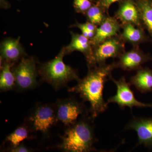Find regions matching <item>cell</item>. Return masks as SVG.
I'll return each instance as SVG.
<instances>
[{
	"label": "cell",
	"instance_id": "obj_1",
	"mask_svg": "<svg viewBox=\"0 0 152 152\" xmlns=\"http://www.w3.org/2000/svg\"><path fill=\"white\" fill-rule=\"evenodd\" d=\"M88 68L87 75L80 79L75 86L68 89V91L78 94L84 102H88L90 115L94 119L107 109L108 104L103 98L104 86L117 66L116 63H113Z\"/></svg>",
	"mask_w": 152,
	"mask_h": 152
},
{
	"label": "cell",
	"instance_id": "obj_2",
	"mask_svg": "<svg viewBox=\"0 0 152 152\" xmlns=\"http://www.w3.org/2000/svg\"><path fill=\"white\" fill-rule=\"evenodd\" d=\"M94 119L82 117L73 125L66 128L57 148L64 152H89L95 151L97 140L95 136Z\"/></svg>",
	"mask_w": 152,
	"mask_h": 152
},
{
	"label": "cell",
	"instance_id": "obj_3",
	"mask_svg": "<svg viewBox=\"0 0 152 152\" xmlns=\"http://www.w3.org/2000/svg\"><path fill=\"white\" fill-rule=\"evenodd\" d=\"M65 55V50L64 48L56 57L42 64L39 69L42 80L56 91L66 86L69 82H77L80 79L77 70L64 62L63 58Z\"/></svg>",
	"mask_w": 152,
	"mask_h": 152
},
{
	"label": "cell",
	"instance_id": "obj_4",
	"mask_svg": "<svg viewBox=\"0 0 152 152\" xmlns=\"http://www.w3.org/2000/svg\"><path fill=\"white\" fill-rule=\"evenodd\" d=\"M58 123L55 104H36L25 120V124L32 132L48 137L51 130Z\"/></svg>",
	"mask_w": 152,
	"mask_h": 152
},
{
	"label": "cell",
	"instance_id": "obj_5",
	"mask_svg": "<svg viewBox=\"0 0 152 152\" xmlns=\"http://www.w3.org/2000/svg\"><path fill=\"white\" fill-rule=\"evenodd\" d=\"M12 72L15 78V90L18 92L33 90L39 86V71L36 60L32 57H23Z\"/></svg>",
	"mask_w": 152,
	"mask_h": 152
},
{
	"label": "cell",
	"instance_id": "obj_6",
	"mask_svg": "<svg viewBox=\"0 0 152 152\" xmlns=\"http://www.w3.org/2000/svg\"><path fill=\"white\" fill-rule=\"evenodd\" d=\"M58 123L66 128L77 122L82 117L89 115V110L84 104L75 98L58 99L56 103Z\"/></svg>",
	"mask_w": 152,
	"mask_h": 152
},
{
	"label": "cell",
	"instance_id": "obj_7",
	"mask_svg": "<svg viewBox=\"0 0 152 152\" xmlns=\"http://www.w3.org/2000/svg\"><path fill=\"white\" fill-rule=\"evenodd\" d=\"M124 41L121 36H117L106 40L93 49L88 67L106 64L110 58H119L124 52Z\"/></svg>",
	"mask_w": 152,
	"mask_h": 152
},
{
	"label": "cell",
	"instance_id": "obj_8",
	"mask_svg": "<svg viewBox=\"0 0 152 152\" xmlns=\"http://www.w3.org/2000/svg\"><path fill=\"white\" fill-rule=\"evenodd\" d=\"M117 87L116 94L109 98L107 103L116 104L120 108L124 109L129 107L130 109L134 107H152V104H145L138 101L131 90L130 85L127 83L125 77H123L118 80H116L112 77H109Z\"/></svg>",
	"mask_w": 152,
	"mask_h": 152
},
{
	"label": "cell",
	"instance_id": "obj_9",
	"mask_svg": "<svg viewBox=\"0 0 152 152\" xmlns=\"http://www.w3.org/2000/svg\"><path fill=\"white\" fill-rule=\"evenodd\" d=\"M125 129L137 132L138 139L137 146L143 145L150 149L152 148V117H134L127 124Z\"/></svg>",
	"mask_w": 152,
	"mask_h": 152
},
{
	"label": "cell",
	"instance_id": "obj_10",
	"mask_svg": "<svg viewBox=\"0 0 152 152\" xmlns=\"http://www.w3.org/2000/svg\"><path fill=\"white\" fill-rule=\"evenodd\" d=\"M118 58L117 68L126 71L138 70L144 63L152 60L151 57L144 53L137 46L130 51L124 52Z\"/></svg>",
	"mask_w": 152,
	"mask_h": 152
},
{
	"label": "cell",
	"instance_id": "obj_11",
	"mask_svg": "<svg viewBox=\"0 0 152 152\" xmlns=\"http://www.w3.org/2000/svg\"><path fill=\"white\" fill-rule=\"evenodd\" d=\"M122 26L116 18L107 17L97 28L94 36L91 39L93 47L97 46L106 40L118 36Z\"/></svg>",
	"mask_w": 152,
	"mask_h": 152
},
{
	"label": "cell",
	"instance_id": "obj_12",
	"mask_svg": "<svg viewBox=\"0 0 152 152\" xmlns=\"http://www.w3.org/2000/svg\"><path fill=\"white\" fill-rule=\"evenodd\" d=\"M115 17L123 25L132 24L138 27L142 28L138 6L131 0L123 3L115 14Z\"/></svg>",
	"mask_w": 152,
	"mask_h": 152
},
{
	"label": "cell",
	"instance_id": "obj_13",
	"mask_svg": "<svg viewBox=\"0 0 152 152\" xmlns=\"http://www.w3.org/2000/svg\"><path fill=\"white\" fill-rule=\"evenodd\" d=\"M72 40L69 45L65 48V54L75 51L83 53L86 59L87 64L91 61L92 56L93 47L91 39L83 34L71 32Z\"/></svg>",
	"mask_w": 152,
	"mask_h": 152
},
{
	"label": "cell",
	"instance_id": "obj_14",
	"mask_svg": "<svg viewBox=\"0 0 152 152\" xmlns=\"http://www.w3.org/2000/svg\"><path fill=\"white\" fill-rule=\"evenodd\" d=\"M1 56L4 61L14 63L21 58L25 52L20 44V38L8 39L4 41L1 45Z\"/></svg>",
	"mask_w": 152,
	"mask_h": 152
},
{
	"label": "cell",
	"instance_id": "obj_15",
	"mask_svg": "<svg viewBox=\"0 0 152 152\" xmlns=\"http://www.w3.org/2000/svg\"><path fill=\"white\" fill-rule=\"evenodd\" d=\"M130 83L142 93L152 91V70L140 68L130 79Z\"/></svg>",
	"mask_w": 152,
	"mask_h": 152
},
{
	"label": "cell",
	"instance_id": "obj_16",
	"mask_svg": "<svg viewBox=\"0 0 152 152\" xmlns=\"http://www.w3.org/2000/svg\"><path fill=\"white\" fill-rule=\"evenodd\" d=\"M123 32L121 37L124 42L137 46L146 40L143 28L138 27L132 24L122 25Z\"/></svg>",
	"mask_w": 152,
	"mask_h": 152
},
{
	"label": "cell",
	"instance_id": "obj_17",
	"mask_svg": "<svg viewBox=\"0 0 152 152\" xmlns=\"http://www.w3.org/2000/svg\"><path fill=\"white\" fill-rule=\"evenodd\" d=\"M14 64V63L4 61L2 66L1 68V92H6L15 89V78L12 69Z\"/></svg>",
	"mask_w": 152,
	"mask_h": 152
},
{
	"label": "cell",
	"instance_id": "obj_18",
	"mask_svg": "<svg viewBox=\"0 0 152 152\" xmlns=\"http://www.w3.org/2000/svg\"><path fill=\"white\" fill-rule=\"evenodd\" d=\"M32 133V132L28 126L24 124L19 126L12 132L7 136L5 142L10 144V148H13L22 143L25 140L33 137L31 135Z\"/></svg>",
	"mask_w": 152,
	"mask_h": 152
},
{
	"label": "cell",
	"instance_id": "obj_19",
	"mask_svg": "<svg viewBox=\"0 0 152 152\" xmlns=\"http://www.w3.org/2000/svg\"><path fill=\"white\" fill-rule=\"evenodd\" d=\"M137 6L142 24L152 39V5L148 0H140Z\"/></svg>",
	"mask_w": 152,
	"mask_h": 152
},
{
	"label": "cell",
	"instance_id": "obj_20",
	"mask_svg": "<svg viewBox=\"0 0 152 152\" xmlns=\"http://www.w3.org/2000/svg\"><path fill=\"white\" fill-rule=\"evenodd\" d=\"M89 22L99 26L107 18L102 9L98 6H92L86 13Z\"/></svg>",
	"mask_w": 152,
	"mask_h": 152
},
{
	"label": "cell",
	"instance_id": "obj_21",
	"mask_svg": "<svg viewBox=\"0 0 152 152\" xmlns=\"http://www.w3.org/2000/svg\"><path fill=\"white\" fill-rule=\"evenodd\" d=\"M72 27L79 28L81 31L82 34L90 39L94 36L97 28L96 26L89 21L84 23H76Z\"/></svg>",
	"mask_w": 152,
	"mask_h": 152
},
{
	"label": "cell",
	"instance_id": "obj_22",
	"mask_svg": "<svg viewBox=\"0 0 152 152\" xmlns=\"http://www.w3.org/2000/svg\"><path fill=\"white\" fill-rule=\"evenodd\" d=\"M74 6L77 12L84 14L92 7L89 0H74Z\"/></svg>",
	"mask_w": 152,
	"mask_h": 152
},
{
	"label": "cell",
	"instance_id": "obj_23",
	"mask_svg": "<svg viewBox=\"0 0 152 152\" xmlns=\"http://www.w3.org/2000/svg\"><path fill=\"white\" fill-rule=\"evenodd\" d=\"M8 151L11 152H31L34 151V150L22 143L17 146L9 148Z\"/></svg>",
	"mask_w": 152,
	"mask_h": 152
},
{
	"label": "cell",
	"instance_id": "obj_24",
	"mask_svg": "<svg viewBox=\"0 0 152 152\" xmlns=\"http://www.w3.org/2000/svg\"><path fill=\"white\" fill-rule=\"evenodd\" d=\"M121 0H101V4L103 10H107L113 3Z\"/></svg>",
	"mask_w": 152,
	"mask_h": 152
}]
</instances>
